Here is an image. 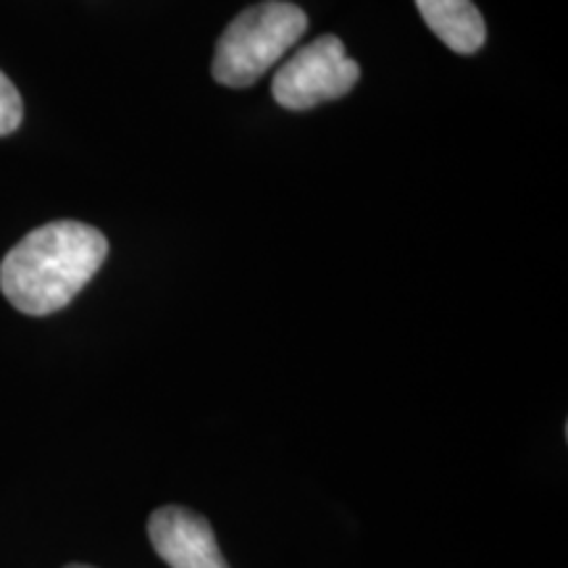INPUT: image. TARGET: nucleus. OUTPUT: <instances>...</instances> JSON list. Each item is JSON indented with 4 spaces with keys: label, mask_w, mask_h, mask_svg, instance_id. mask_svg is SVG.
I'll use <instances>...</instances> for the list:
<instances>
[{
    "label": "nucleus",
    "mask_w": 568,
    "mask_h": 568,
    "mask_svg": "<svg viewBox=\"0 0 568 568\" xmlns=\"http://www.w3.org/2000/svg\"><path fill=\"white\" fill-rule=\"evenodd\" d=\"M109 255V240L95 226L51 222L32 230L6 253L0 293L27 316H48L67 308Z\"/></svg>",
    "instance_id": "obj_1"
},
{
    "label": "nucleus",
    "mask_w": 568,
    "mask_h": 568,
    "mask_svg": "<svg viewBox=\"0 0 568 568\" xmlns=\"http://www.w3.org/2000/svg\"><path fill=\"white\" fill-rule=\"evenodd\" d=\"M308 30L301 6L287 0H264L230 21L216 42L213 80L224 88H251Z\"/></svg>",
    "instance_id": "obj_2"
},
{
    "label": "nucleus",
    "mask_w": 568,
    "mask_h": 568,
    "mask_svg": "<svg viewBox=\"0 0 568 568\" xmlns=\"http://www.w3.org/2000/svg\"><path fill=\"white\" fill-rule=\"evenodd\" d=\"M358 77L361 67L347 55L343 40L322 34L284 61L272 82V95L282 109L308 111L318 103L347 95Z\"/></svg>",
    "instance_id": "obj_3"
},
{
    "label": "nucleus",
    "mask_w": 568,
    "mask_h": 568,
    "mask_svg": "<svg viewBox=\"0 0 568 568\" xmlns=\"http://www.w3.org/2000/svg\"><path fill=\"white\" fill-rule=\"evenodd\" d=\"M153 550L169 568H230L203 516L180 506L153 510L148 521Z\"/></svg>",
    "instance_id": "obj_4"
},
{
    "label": "nucleus",
    "mask_w": 568,
    "mask_h": 568,
    "mask_svg": "<svg viewBox=\"0 0 568 568\" xmlns=\"http://www.w3.org/2000/svg\"><path fill=\"white\" fill-rule=\"evenodd\" d=\"M426 27L460 55L477 53L487 40L485 19L471 0H416Z\"/></svg>",
    "instance_id": "obj_5"
},
{
    "label": "nucleus",
    "mask_w": 568,
    "mask_h": 568,
    "mask_svg": "<svg viewBox=\"0 0 568 568\" xmlns=\"http://www.w3.org/2000/svg\"><path fill=\"white\" fill-rule=\"evenodd\" d=\"M21 119H24V103H21L17 84L0 71V138L17 132Z\"/></svg>",
    "instance_id": "obj_6"
},
{
    "label": "nucleus",
    "mask_w": 568,
    "mask_h": 568,
    "mask_svg": "<svg viewBox=\"0 0 568 568\" xmlns=\"http://www.w3.org/2000/svg\"><path fill=\"white\" fill-rule=\"evenodd\" d=\"M67 568H92V566H84V564H71V566H67Z\"/></svg>",
    "instance_id": "obj_7"
}]
</instances>
